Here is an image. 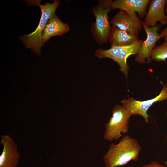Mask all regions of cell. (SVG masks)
I'll list each match as a JSON object with an SVG mask.
<instances>
[{
	"mask_svg": "<svg viewBox=\"0 0 167 167\" xmlns=\"http://www.w3.org/2000/svg\"><path fill=\"white\" fill-rule=\"evenodd\" d=\"M69 30V25L62 22L55 14L50 18L44 29L42 35L43 43L49 41L53 36L62 35Z\"/></svg>",
	"mask_w": 167,
	"mask_h": 167,
	"instance_id": "12",
	"label": "cell"
},
{
	"mask_svg": "<svg viewBox=\"0 0 167 167\" xmlns=\"http://www.w3.org/2000/svg\"><path fill=\"white\" fill-rule=\"evenodd\" d=\"M110 24L121 30L137 36L143 27V21L136 13L130 15L123 10H120L115 15L110 21Z\"/></svg>",
	"mask_w": 167,
	"mask_h": 167,
	"instance_id": "9",
	"label": "cell"
},
{
	"mask_svg": "<svg viewBox=\"0 0 167 167\" xmlns=\"http://www.w3.org/2000/svg\"><path fill=\"white\" fill-rule=\"evenodd\" d=\"M142 167H165L156 161H152L150 163L143 166Z\"/></svg>",
	"mask_w": 167,
	"mask_h": 167,
	"instance_id": "15",
	"label": "cell"
},
{
	"mask_svg": "<svg viewBox=\"0 0 167 167\" xmlns=\"http://www.w3.org/2000/svg\"><path fill=\"white\" fill-rule=\"evenodd\" d=\"M139 40L138 36L121 30L114 25L111 26L108 40L111 46L126 45Z\"/></svg>",
	"mask_w": 167,
	"mask_h": 167,
	"instance_id": "13",
	"label": "cell"
},
{
	"mask_svg": "<svg viewBox=\"0 0 167 167\" xmlns=\"http://www.w3.org/2000/svg\"><path fill=\"white\" fill-rule=\"evenodd\" d=\"M0 143L3 146L0 155V167H17L20 155L17 144L9 135H2Z\"/></svg>",
	"mask_w": 167,
	"mask_h": 167,
	"instance_id": "8",
	"label": "cell"
},
{
	"mask_svg": "<svg viewBox=\"0 0 167 167\" xmlns=\"http://www.w3.org/2000/svg\"><path fill=\"white\" fill-rule=\"evenodd\" d=\"M165 41L160 45L155 46L150 56L151 60L156 62H166L167 59V37L164 38Z\"/></svg>",
	"mask_w": 167,
	"mask_h": 167,
	"instance_id": "14",
	"label": "cell"
},
{
	"mask_svg": "<svg viewBox=\"0 0 167 167\" xmlns=\"http://www.w3.org/2000/svg\"><path fill=\"white\" fill-rule=\"evenodd\" d=\"M143 26L147 34V38L143 42L140 50L135 58V61L139 63L149 64L151 60L150 56L157 41L161 38L158 32L159 26L148 27L143 21Z\"/></svg>",
	"mask_w": 167,
	"mask_h": 167,
	"instance_id": "7",
	"label": "cell"
},
{
	"mask_svg": "<svg viewBox=\"0 0 167 167\" xmlns=\"http://www.w3.org/2000/svg\"><path fill=\"white\" fill-rule=\"evenodd\" d=\"M166 117L167 118V111L166 112Z\"/></svg>",
	"mask_w": 167,
	"mask_h": 167,
	"instance_id": "18",
	"label": "cell"
},
{
	"mask_svg": "<svg viewBox=\"0 0 167 167\" xmlns=\"http://www.w3.org/2000/svg\"><path fill=\"white\" fill-rule=\"evenodd\" d=\"M112 2L111 0H99L98 5L92 9L95 21L91 24V31L95 41L100 45L106 43L109 40L111 26L108 14L112 9Z\"/></svg>",
	"mask_w": 167,
	"mask_h": 167,
	"instance_id": "3",
	"label": "cell"
},
{
	"mask_svg": "<svg viewBox=\"0 0 167 167\" xmlns=\"http://www.w3.org/2000/svg\"><path fill=\"white\" fill-rule=\"evenodd\" d=\"M60 4L58 0H55L53 3H47L45 5L38 3L41 15L37 28L32 33L19 37L26 47L30 49L35 54L38 55L40 54L41 47L44 45L42 39L43 31L48 21L55 14Z\"/></svg>",
	"mask_w": 167,
	"mask_h": 167,
	"instance_id": "2",
	"label": "cell"
},
{
	"mask_svg": "<svg viewBox=\"0 0 167 167\" xmlns=\"http://www.w3.org/2000/svg\"><path fill=\"white\" fill-rule=\"evenodd\" d=\"M142 149L135 139L127 135L124 136L118 144H111L104 155L105 167H119L131 161H137Z\"/></svg>",
	"mask_w": 167,
	"mask_h": 167,
	"instance_id": "1",
	"label": "cell"
},
{
	"mask_svg": "<svg viewBox=\"0 0 167 167\" xmlns=\"http://www.w3.org/2000/svg\"><path fill=\"white\" fill-rule=\"evenodd\" d=\"M167 100V84L163 85L160 94L152 99L139 101L133 98L130 97L121 101L122 105L128 111L131 116L140 115L144 118L146 123L149 122L147 111L151 106L157 101Z\"/></svg>",
	"mask_w": 167,
	"mask_h": 167,
	"instance_id": "6",
	"label": "cell"
},
{
	"mask_svg": "<svg viewBox=\"0 0 167 167\" xmlns=\"http://www.w3.org/2000/svg\"><path fill=\"white\" fill-rule=\"evenodd\" d=\"M149 0H115L112 3L111 9H119L130 15L137 12L139 18L145 15L146 9Z\"/></svg>",
	"mask_w": 167,
	"mask_h": 167,
	"instance_id": "11",
	"label": "cell"
},
{
	"mask_svg": "<svg viewBox=\"0 0 167 167\" xmlns=\"http://www.w3.org/2000/svg\"><path fill=\"white\" fill-rule=\"evenodd\" d=\"M165 12L167 14V2L165 5ZM161 38L167 37V25L166 27L163 29L159 34Z\"/></svg>",
	"mask_w": 167,
	"mask_h": 167,
	"instance_id": "16",
	"label": "cell"
},
{
	"mask_svg": "<svg viewBox=\"0 0 167 167\" xmlns=\"http://www.w3.org/2000/svg\"><path fill=\"white\" fill-rule=\"evenodd\" d=\"M131 116L123 106L115 105L112 110V117L105 124L104 139L109 141L116 140L122 136V133H127Z\"/></svg>",
	"mask_w": 167,
	"mask_h": 167,
	"instance_id": "5",
	"label": "cell"
},
{
	"mask_svg": "<svg viewBox=\"0 0 167 167\" xmlns=\"http://www.w3.org/2000/svg\"><path fill=\"white\" fill-rule=\"evenodd\" d=\"M166 139L167 140V136L166 137ZM165 164L166 165H167V161H165Z\"/></svg>",
	"mask_w": 167,
	"mask_h": 167,
	"instance_id": "17",
	"label": "cell"
},
{
	"mask_svg": "<svg viewBox=\"0 0 167 167\" xmlns=\"http://www.w3.org/2000/svg\"><path fill=\"white\" fill-rule=\"evenodd\" d=\"M167 0H152L149 3L148 11L145 15V24L150 27L156 25L159 22L161 25L167 24V15H165V7Z\"/></svg>",
	"mask_w": 167,
	"mask_h": 167,
	"instance_id": "10",
	"label": "cell"
},
{
	"mask_svg": "<svg viewBox=\"0 0 167 167\" xmlns=\"http://www.w3.org/2000/svg\"><path fill=\"white\" fill-rule=\"evenodd\" d=\"M143 41V40H139L126 45L112 46L108 50L98 49L96 51L95 54L99 58H108L116 62L120 66V71L123 73L127 79L129 66L127 63V59L130 56L138 54Z\"/></svg>",
	"mask_w": 167,
	"mask_h": 167,
	"instance_id": "4",
	"label": "cell"
}]
</instances>
